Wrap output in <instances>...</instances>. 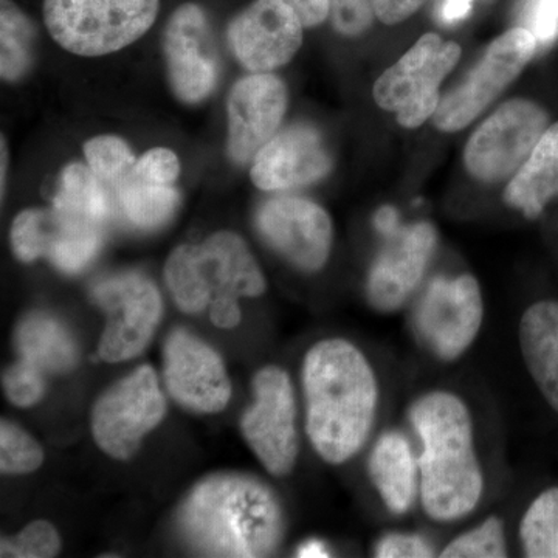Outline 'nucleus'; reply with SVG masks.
<instances>
[{
  "label": "nucleus",
  "mask_w": 558,
  "mask_h": 558,
  "mask_svg": "<svg viewBox=\"0 0 558 558\" xmlns=\"http://www.w3.org/2000/svg\"><path fill=\"white\" fill-rule=\"evenodd\" d=\"M519 339L532 380L558 413V301H538L527 307Z\"/></svg>",
  "instance_id": "nucleus-22"
},
{
  "label": "nucleus",
  "mask_w": 558,
  "mask_h": 558,
  "mask_svg": "<svg viewBox=\"0 0 558 558\" xmlns=\"http://www.w3.org/2000/svg\"><path fill=\"white\" fill-rule=\"evenodd\" d=\"M288 109V89L278 76L253 73L234 84L227 102L229 153L236 163L255 159L277 135Z\"/></svg>",
  "instance_id": "nucleus-19"
},
{
  "label": "nucleus",
  "mask_w": 558,
  "mask_h": 558,
  "mask_svg": "<svg viewBox=\"0 0 558 558\" xmlns=\"http://www.w3.org/2000/svg\"><path fill=\"white\" fill-rule=\"evenodd\" d=\"M36 32L32 21L13 2H0V73L5 81L21 80L33 64Z\"/></svg>",
  "instance_id": "nucleus-27"
},
{
  "label": "nucleus",
  "mask_w": 558,
  "mask_h": 558,
  "mask_svg": "<svg viewBox=\"0 0 558 558\" xmlns=\"http://www.w3.org/2000/svg\"><path fill=\"white\" fill-rule=\"evenodd\" d=\"M167 400L149 365L140 366L95 402L90 427L95 442L108 457H134L148 433L163 421Z\"/></svg>",
  "instance_id": "nucleus-7"
},
{
  "label": "nucleus",
  "mask_w": 558,
  "mask_h": 558,
  "mask_svg": "<svg viewBox=\"0 0 558 558\" xmlns=\"http://www.w3.org/2000/svg\"><path fill=\"white\" fill-rule=\"evenodd\" d=\"M92 296L106 314L98 355L120 363L142 354L163 315L156 284L135 271H124L98 281Z\"/></svg>",
  "instance_id": "nucleus-8"
},
{
  "label": "nucleus",
  "mask_w": 558,
  "mask_h": 558,
  "mask_svg": "<svg viewBox=\"0 0 558 558\" xmlns=\"http://www.w3.org/2000/svg\"><path fill=\"white\" fill-rule=\"evenodd\" d=\"M119 207L132 226L154 230L165 226L178 211L180 196L171 185L148 182L130 174L116 186Z\"/></svg>",
  "instance_id": "nucleus-25"
},
{
  "label": "nucleus",
  "mask_w": 558,
  "mask_h": 558,
  "mask_svg": "<svg viewBox=\"0 0 558 558\" xmlns=\"http://www.w3.org/2000/svg\"><path fill=\"white\" fill-rule=\"evenodd\" d=\"M172 300L185 314H199L222 299H255L266 279L238 234L219 231L202 244L180 245L165 267Z\"/></svg>",
  "instance_id": "nucleus-4"
},
{
  "label": "nucleus",
  "mask_w": 558,
  "mask_h": 558,
  "mask_svg": "<svg viewBox=\"0 0 558 558\" xmlns=\"http://www.w3.org/2000/svg\"><path fill=\"white\" fill-rule=\"evenodd\" d=\"M538 49L537 40L523 27L510 28L498 36L457 89L447 94L433 116L444 132L468 128L502 90L523 72Z\"/></svg>",
  "instance_id": "nucleus-9"
},
{
  "label": "nucleus",
  "mask_w": 558,
  "mask_h": 558,
  "mask_svg": "<svg viewBox=\"0 0 558 558\" xmlns=\"http://www.w3.org/2000/svg\"><path fill=\"white\" fill-rule=\"evenodd\" d=\"M43 462V447L20 425L3 418L0 424V470L3 475H28Z\"/></svg>",
  "instance_id": "nucleus-30"
},
{
  "label": "nucleus",
  "mask_w": 558,
  "mask_h": 558,
  "mask_svg": "<svg viewBox=\"0 0 558 558\" xmlns=\"http://www.w3.org/2000/svg\"><path fill=\"white\" fill-rule=\"evenodd\" d=\"M526 557L558 558V487L539 494L520 524Z\"/></svg>",
  "instance_id": "nucleus-28"
},
{
  "label": "nucleus",
  "mask_w": 558,
  "mask_h": 558,
  "mask_svg": "<svg viewBox=\"0 0 558 558\" xmlns=\"http://www.w3.org/2000/svg\"><path fill=\"white\" fill-rule=\"evenodd\" d=\"M424 3L425 0H374V10L377 20L396 25L413 16Z\"/></svg>",
  "instance_id": "nucleus-38"
},
{
  "label": "nucleus",
  "mask_w": 558,
  "mask_h": 558,
  "mask_svg": "<svg viewBox=\"0 0 558 558\" xmlns=\"http://www.w3.org/2000/svg\"><path fill=\"white\" fill-rule=\"evenodd\" d=\"M330 168L332 161L318 132L310 126H292L259 150L250 175L258 189L279 191L318 182Z\"/></svg>",
  "instance_id": "nucleus-20"
},
{
  "label": "nucleus",
  "mask_w": 558,
  "mask_h": 558,
  "mask_svg": "<svg viewBox=\"0 0 558 558\" xmlns=\"http://www.w3.org/2000/svg\"><path fill=\"white\" fill-rule=\"evenodd\" d=\"M179 519L183 537L209 557H267L284 532L281 506L270 487L241 475L201 481Z\"/></svg>",
  "instance_id": "nucleus-3"
},
{
  "label": "nucleus",
  "mask_w": 558,
  "mask_h": 558,
  "mask_svg": "<svg viewBox=\"0 0 558 558\" xmlns=\"http://www.w3.org/2000/svg\"><path fill=\"white\" fill-rule=\"evenodd\" d=\"M432 545L416 534H388L379 539L376 557L380 558H421L432 557Z\"/></svg>",
  "instance_id": "nucleus-37"
},
{
  "label": "nucleus",
  "mask_w": 558,
  "mask_h": 558,
  "mask_svg": "<svg viewBox=\"0 0 558 558\" xmlns=\"http://www.w3.org/2000/svg\"><path fill=\"white\" fill-rule=\"evenodd\" d=\"M180 163L178 156L167 148L150 149L132 168V174L148 182L172 185L178 179Z\"/></svg>",
  "instance_id": "nucleus-36"
},
{
  "label": "nucleus",
  "mask_w": 558,
  "mask_h": 558,
  "mask_svg": "<svg viewBox=\"0 0 558 558\" xmlns=\"http://www.w3.org/2000/svg\"><path fill=\"white\" fill-rule=\"evenodd\" d=\"M168 78L180 100H205L218 83L219 62L211 25L202 7L183 3L172 13L163 38Z\"/></svg>",
  "instance_id": "nucleus-15"
},
{
  "label": "nucleus",
  "mask_w": 558,
  "mask_h": 558,
  "mask_svg": "<svg viewBox=\"0 0 558 558\" xmlns=\"http://www.w3.org/2000/svg\"><path fill=\"white\" fill-rule=\"evenodd\" d=\"M252 405L241 432L260 464L275 476L292 472L299 458L296 402L289 374L278 366L259 369L253 379Z\"/></svg>",
  "instance_id": "nucleus-12"
},
{
  "label": "nucleus",
  "mask_w": 558,
  "mask_h": 558,
  "mask_svg": "<svg viewBox=\"0 0 558 558\" xmlns=\"http://www.w3.org/2000/svg\"><path fill=\"white\" fill-rule=\"evenodd\" d=\"M384 248L369 270V303L380 312L398 311L414 295L435 253L438 234L428 222L400 227L385 238Z\"/></svg>",
  "instance_id": "nucleus-18"
},
{
  "label": "nucleus",
  "mask_w": 558,
  "mask_h": 558,
  "mask_svg": "<svg viewBox=\"0 0 558 558\" xmlns=\"http://www.w3.org/2000/svg\"><path fill=\"white\" fill-rule=\"evenodd\" d=\"M163 377L171 398L194 413H219L231 398L223 360L185 329L172 330L165 341Z\"/></svg>",
  "instance_id": "nucleus-14"
},
{
  "label": "nucleus",
  "mask_w": 558,
  "mask_h": 558,
  "mask_svg": "<svg viewBox=\"0 0 558 558\" xmlns=\"http://www.w3.org/2000/svg\"><path fill=\"white\" fill-rule=\"evenodd\" d=\"M440 556L446 558H501L508 556L501 520L490 517L480 526L451 539Z\"/></svg>",
  "instance_id": "nucleus-31"
},
{
  "label": "nucleus",
  "mask_w": 558,
  "mask_h": 558,
  "mask_svg": "<svg viewBox=\"0 0 558 558\" xmlns=\"http://www.w3.org/2000/svg\"><path fill=\"white\" fill-rule=\"evenodd\" d=\"M264 240L279 255L304 271L325 266L332 247V222L319 205L303 197L267 201L256 215Z\"/></svg>",
  "instance_id": "nucleus-17"
},
{
  "label": "nucleus",
  "mask_w": 558,
  "mask_h": 558,
  "mask_svg": "<svg viewBox=\"0 0 558 558\" xmlns=\"http://www.w3.org/2000/svg\"><path fill=\"white\" fill-rule=\"evenodd\" d=\"M520 22L538 47H549L558 39V0H523Z\"/></svg>",
  "instance_id": "nucleus-34"
},
{
  "label": "nucleus",
  "mask_w": 558,
  "mask_h": 558,
  "mask_svg": "<svg viewBox=\"0 0 558 558\" xmlns=\"http://www.w3.org/2000/svg\"><path fill=\"white\" fill-rule=\"evenodd\" d=\"M461 58L457 43L427 33L377 80L374 100L403 128H418L439 108V86Z\"/></svg>",
  "instance_id": "nucleus-6"
},
{
  "label": "nucleus",
  "mask_w": 558,
  "mask_h": 558,
  "mask_svg": "<svg viewBox=\"0 0 558 558\" xmlns=\"http://www.w3.org/2000/svg\"><path fill=\"white\" fill-rule=\"evenodd\" d=\"M558 197V121L546 130L505 191L509 207L535 219Z\"/></svg>",
  "instance_id": "nucleus-23"
},
{
  "label": "nucleus",
  "mask_w": 558,
  "mask_h": 558,
  "mask_svg": "<svg viewBox=\"0 0 558 558\" xmlns=\"http://www.w3.org/2000/svg\"><path fill=\"white\" fill-rule=\"evenodd\" d=\"M472 5L473 0H444L439 10L440 21L444 24H457L469 16Z\"/></svg>",
  "instance_id": "nucleus-41"
},
{
  "label": "nucleus",
  "mask_w": 558,
  "mask_h": 558,
  "mask_svg": "<svg viewBox=\"0 0 558 558\" xmlns=\"http://www.w3.org/2000/svg\"><path fill=\"white\" fill-rule=\"evenodd\" d=\"M159 0H44L51 38L80 57H102L131 46L153 27Z\"/></svg>",
  "instance_id": "nucleus-5"
},
{
  "label": "nucleus",
  "mask_w": 558,
  "mask_h": 558,
  "mask_svg": "<svg viewBox=\"0 0 558 558\" xmlns=\"http://www.w3.org/2000/svg\"><path fill=\"white\" fill-rule=\"evenodd\" d=\"M3 389L13 405L27 409L36 405L46 395V379L43 371L20 359L3 374Z\"/></svg>",
  "instance_id": "nucleus-33"
},
{
  "label": "nucleus",
  "mask_w": 558,
  "mask_h": 558,
  "mask_svg": "<svg viewBox=\"0 0 558 558\" xmlns=\"http://www.w3.org/2000/svg\"><path fill=\"white\" fill-rule=\"evenodd\" d=\"M84 154L90 170L113 189L137 163L128 143L112 135L89 140L84 145Z\"/></svg>",
  "instance_id": "nucleus-29"
},
{
  "label": "nucleus",
  "mask_w": 558,
  "mask_h": 558,
  "mask_svg": "<svg viewBox=\"0 0 558 558\" xmlns=\"http://www.w3.org/2000/svg\"><path fill=\"white\" fill-rule=\"evenodd\" d=\"M368 472L389 512L403 515L413 508L421 473L416 454L402 433L387 432L380 436L371 451Z\"/></svg>",
  "instance_id": "nucleus-21"
},
{
  "label": "nucleus",
  "mask_w": 558,
  "mask_h": 558,
  "mask_svg": "<svg viewBox=\"0 0 558 558\" xmlns=\"http://www.w3.org/2000/svg\"><path fill=\"white\" fill-rule=\"evenodd\" d=\"M299 14L304 28L317 27L328 20L330 14L329 0H284Z\"/></svg>",
  "instance_id": "nucleus-39"
},
{
  "label": "nucleus",
  "mask_w": 558,
  "mask_h": 558,
  "mask_svg": "<svg viewBox=\"0 0 558 558\" xmlns=\"http://www.w3.org/2000/svg\"><path fill=\"white\" fill-rule=\"evenodd\" d=\"M303 22L284 0H255L229 25L234 57L252 73L288 64L303 44Z\"/></svg>",
  "instance_id": "nucleus-16"
},
{
  "label": "nucleus",
  "mask_w": 558,
  "mask_h": 558,
  "mask_svg": "<svg viewBox=\"0 0 558 558\" xmlns=\"http://www.w3.org/2000/svg\"><path fill=\"white\" fill-rule=\"evenodd\" d=\"M53 207L75 213L105 227L113 216L108 183L90 170L89 165L72 163L61 172Z\"/></svg>",
  "instance_id": "nucleus-26"
},
{
  "label": "nucleus",
  "mask_w": 558,
  "mask_h": 558,
  "mask_svg": "<svg viewBox=\"0 0 558 558\" xmlns=\"http://www.w3.org/2000/svg\"><path fill=\"white\" fill-rule=\"evenodd\" d=\"M209 318L213 325L222 329H231L240 325L241 307L238 300L222 299L209 306Z\"/></svg>",
  "instance_id": "nucleus-40"
},
{
  "label": "nucleus",
  "mask_w": 558,
  "mask_h": 558,
  "mask_svg": "<svg viewBox=\"0 0 558 558\" xmlns=\"http://www.w3.org/2000/svg\"><path fill=\"white\" fill-rule=\"evenodd\" d=\"M301 379L312 447L329 464H343L362 450L376 421L373 366L348 340H323L307 351Z\"/></svg>",
  "instance_id": "nucleus-1"
},
{
  "label": "nucleus",
  "mask_w": 558,
  "mask_h": 558,
  "mask_svg": "<svg viewBox=\"0 0 558 558\" xmlns=\"http://www.w3.org/2000/svg\"><path fill=\"white\" fill-rule=\"evenodd\" d=\"M61 538L49 521L36 520L27 524L13 538L2 539V557L50 558L58 556Z\"/></svg>",
  "instance_id": "nucleus-32"
},
{
  "label": "nucleus",
  "mask_w": 558,
  "mask_h": 558,
  "mask_svg": "<svg viewBox=\"0 0 558 558\" xmlns=\"http://www.w3.org/2000/svg\"><path fill=\"white\" fill-rule=\"evenodd\" d=\"M329 549L319 539H310L299 549V557H329Z\"/></svg>",
  "instance_id": "nucleus-43"
},
{
  "label": "nucleus",
  "mask_w": 558,
  "mask_h": 558,
  "mask_svg": "<svg viewBox=\"0 0 558 558\" xmlns=\"http://www.w3.org/2000/svg\"><path fill=\"white\" fill-rule=\"evenodd\" d=\"M548 128V112L537 102H505L470 137L465 168L483 182H501L520 170Z\"/></svg>",
  "instance_id": "nucleus-10"
},
{
  "label": "nucleus",
  "mask_w": 558,
  "mask_h": 558,
  "mask_svg": "<svg viewBox=\"0 0 558 558\" xmlns=\"http://www.w3.org/2000/svg\"><path fill=\"white\" fill-rule=\"evenodd\" d=\"M330 21L344 36H359L368 31L376 17L374 0H329Z\"/></svg>",
  "instance_id": "nucleus-35"
},
{
  "label": "nucleus",
  "mask_w": 558,
  "mask_h": 558,
  "mask_svg": "<svg viewBox=\"0 0 558 558\" xmlns=\"http://www.w3.org/2000/svg\"><path fill=\"white\" fill-rule=\"evenodd\" d=\"M10 238L22 263L47 258L65 274H78L100 252L105 227L65 209L32 208L16 216Z\"/></svg>",
  "instance_id": "nucleus-13"
},
{
  "label": "nucleus",
  "mask_w": 558,
  "mask_h": 558,
  "mask_svg": "<svg viewBox=\"0 0 558 558\" xmlns=\"http://www.w3.org/2000/svg\"><path fill=\"white\" fill-rule=\"evenodd\" d=\"M483 318V295L472 275L433 279L413 314L418 340L446 362L461 357L472 347Z\"/></svg>",
  "instance_id": "nucleus-11"
},
{
  "label": "nucleus",
  "mask_w": 558,
  "mask_h": 558,
  "mask_svg": "<svg viewBox=\"0 0 558 558\" xmlns=\"http://www.w3.org/2000/svg\"><path fill=\"white\" fill-rule=\"evenodd\" d=\"M374 226L384 238L391 236L400 229L399 213L392 207H381L374 216Z\"/></svg>",
  "instance_id": "nucleus-42"
},
{
  "label": "nucleus",
  "mask_w": 558,
  "mask_h": 558,
  "mask_svg": "<svg viewBox=\"0 0 558 558\" xmlns=\"http://www.w3.org/2000/svg\"><path fill=\"white\" fill-rule=\"evenodd\" d=\"M410 421L421 439L418 497L425 513L436 521L469 515L484 488L469 407L453 392L432 391L411 405Z\"/></svg>",
  "instance_id": "nucleus-2"
},
{
  "label": "nucleus",
  "mask_w": 558,
  "mask_h": 558,
  "mask_svg": "<svg viewBox=\"0 0 558 558\" xmlns=\"http://www.w3.org/2000/svg\"><path fill=\"white\" fill-rule=\"evenodd\" d=\"M21 359L44 374H64L78 363V348L68 329L57 318L33 314L21 323L16 332Z\"/></svg>",
  "instance_id": "nucleus-24"
}]
</instances>
